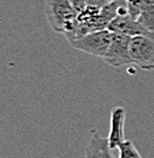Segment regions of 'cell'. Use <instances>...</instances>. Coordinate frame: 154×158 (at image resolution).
<instances>
[{
  "label": "cell",
  "instance_id": "cell-11",
  "mask_svg": "<svg viewBox=\"0 0 154 158\" xmlns=\"http://www.w3.org/2000/svg\"><path fill=\"white\" fill-rule=\"evenodd\" d=\"M112 1H116L121 9H126V0H112Z\"/></svg>",
  "mask_w": 154,
  "mask_h": 158
},
{
  "label": "cell",
  "instance_id": "cell-4",
  "mask_svg": "<svg viewBox=\"0 0 154 158\" xmlns=\"http://www.w3.org/2000/svg\"><path fill=\"white\" fill-rule=\"evenodd\" d=\"M130 41H131V37L129 35L113 33L111 45L103 60L112 67L132 64L134 62L130 54Z\"/></svg>",
  "mask_w": 154,
  "mask_h": 158
},
{
  "label": "cell",
  "instance_id": "cell-5",
  "mask_svg": "<svg viewBox=\"0 0 154 158\" xmlns=\"http://www.w3.org/2000/svg\"><path fill=\"white\" fill-rule=\"evenodd\" d=\"M108 31H111L112 33L129 35L131 38L138 35H153V33L147 31L138 21L131 17L128 14L126 9H121L119 15L108 26Z\"/></svg>",
  "mask_w": 154,
  "mask_h": 158
},
{
  "label": "cell",
  "instance_id": "cell-2",
  "mask_svg": "<svg viewBox=\"0 0 154 158\" xmlns=\"http://www.w3.org/2000/svg\"><path fill=\"white\" fill-rule=\"evenodd\" d=\"M112 37H113V33L108 29L98 31L71 43V45L79 51L103 59L111 45Z\"/></svg>",
  "mask_w": 154,
  "mask_h": 158
},
{
  "label": "cell",
  "instance_id": "cell-8",
  "mask_svg": "<svg viewBox=\"0 0 154 158\" xmlns=\"http://www.w3.org/2000/svg\"><path fill=\"white\" fill-rule=\"evenodd\" d=\"M137 21L154 34V0H142L141 11Z\"/></svg>",
  "mask_w": 154,
  "mask_h": 158
},
{
  "label": "cell",
  "instance_id": "cell-3",
  "mask_svg": "<svg viewBox=\"0 0 154 158\" xmlns=\"http://www.w3.org/2000/svg\"><path fill=\"white\" fill-rule=\"evenodd\" d=\"M130 54L134 64L142 69H154V34L131 38Z\"/></svg>",
  "mask_w": 154,
  "mask_h": 158
},
{
  "label": "cell",
  "instance_id": "cell-1",
  "mask_svg": "<svg viewBox=\"0 0 154 158\" xmlns=\"http://www.w3.org/2000/svg\"><path fill=\"white\" fill-rule=\"evenodd\" d=\"M45 15L52 31L63 34L66 38L75 28L77 12L71 0H46Z\"/></svg>",
  "mask_w": 154,
  "mask_h": 158
},
{
  "label": "cell",
  "instance_id": "cell-10",
  "mask_svg": "<svg viewBox=\"0 0 154 158\" xmlns=\"http://www.w3.org/2000/svg\"><path fill=\"white\" fill-rule=\"evenodd\" d=\"M141 4H142V0H126V11L135 20H137L140 16Z\"/></svg>",
  "mask_w": 154,
  "mask_h": 158
},
{
  "label": "cell",
  "instance_id": "cell-9",
  "mask_svg": "<svg viewBox=\"0 0 154 158\" xmlns=\"http://www.w3.org/2000/svg\"><path fill=\"white\" fill-rule=\"evenodd\" d=\"M118 150H119L118 158H142L131 140H125L123 143H120Z\"/></svg>",
  "mask_w": 154,
  "mask_h": 158
},
{
  "label": "cell",
  "instance_id": "cell-6",
  "mask_svg": "<svg viewBox=\"0 0 154 158\" xmlns=\"http://www.w3.org/2000/svg\"><path fill=\"white\" fill-rule=\"evenodd\" d=\"M125 108L116 106L113 108L111 113V128L108 134V145L111 150H116L123 143L126 139L124 134V127H125Z\"/></svg>",
  "mask_w": 154,
  "mask_h": 158
},
{
  "label": "cell",
  "instance_id": "cell-7",
  "mask_svg": "<svg viewBox=\"0 0 154 158\" xmlns=\"http://www.w3.org/2000/svg\"><path fill=\"white\" fill-rule=\"evenodd\" d=\"M84 158H114L111 153L108 139L101 136L96 130H92Z\"/></svg>",
  "mask_w": 154,
  "mask_h": 158
}]
</instances>
